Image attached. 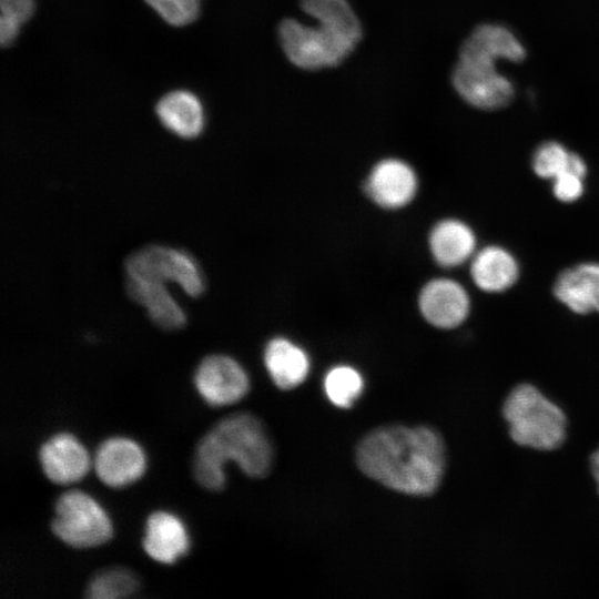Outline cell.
<instances>
[{"instance_id":"cell-3","label":"cell","mask_w":599,"mask_h":599,"mask_svg":"<svg viewBox=\"0 0 599 599\" xmlns=\"http://www.w3.org/2000/svg\"><path fill=\"white\" fill-rule=\"evenodd\" d=\"M306 26L285 19L278 26V40L290 61L298 68L317 70L341 63L362 38L361 23L314 19Z\"/></svg>"},{"instance_id":"cell-11","label":"cell","mask_w":599,"mask_h":599,"mask_svg":"<svg viewBox=\"0 0 599 599\" xmlns=\"http://www.w3.org/2000/svg\"><path fill=\"white\" fill-rule=\"evenodd\" d=\"M418 180L413 167L398 159L379 161L370 171L365 190L380 207L395 210L406 206L417 192Z\"/></svg>"},{"instance_id":"cell-7","label":"cell","mask_w":599,"mask_h":599,"mask_svg":"<svg viewBox=\"0 0 599 599\" xmlns=\"http://www.w3.org/2000/svg\"><path fill=\"white\" fill-rule=\"evenodd\" d=\"M453 84L466 102L479 109L505 106L514 97L512 83L498 72L493 61L459 58Z\"/></svg>"},{"instance_id":"cell-21","label":"cell","mask_w":599,"mask_h":599,"mask_svg":"<svg viewBox=\"0 0 599 599\" xmlns=\"http://www.w3.org/2000/svg\"><path fill=\"white\" fill-rule=\"evenodd\" d=\"M532 170L539 177L550 180L567 171L587 175L583 159L555 141L545 142L536 149L532 155Z\"/></svg>"},{"instance_id":"cell-13","label":"cell","mask_w":599,"mask_h":599,"mask_svg":"<svg viewBox=\"0 0 599 599\" xmlns=\"http://www.w3.org/2000/svg\"><path fill=\"white\" fill-rule=\"evenodd\" d=\"M142 546L153 560L171 565L187 552L190 540L186 528L177 516L158 510L145 521Z\"/></svg>"},{"instance_id":"cell-5","label":"cell","mask_w":599,"mask_h":599,"mask_svg":"<svg viewBox=\"0 0 599 599\" xmlns=\"http://www.w3.org/2000/svg\"><path fill=\"white\" fill-rule=\"evenodd\" d=\"M51 529L61 541L78 549L103 545L113 535L105 510L90 495L77 489L57 499Z\"/></svg>"},{"instance_id":"cell-24","label":"cell","mask_w":599,"mask_h":599,"mask_svg":"<svg viewBox=\"0 0 599 599\" xmlns=\"http://www.w3.org/2000/svg\"><path fill=\"white\" fill-rule=\"evenodd\" d=\"M167 23L176 27L194 21L201 0H145Z\"/></svg>"},{"instance_id":"cell-10","label":"cell","mask_w":599,"mask_h":599,"mask_svg":"<svg viewBox=\"0 0 599 599\" xmlns=\"http://www.w3.org/2000/svg\"><path fill=\"white\" fill-rule=\"evenodd\" d=\"M423 317L433 326L450 329L468 317L470 301L465 287L450 278H434L419 293Z\"/></svg>"},{"instance_id":"cell-27","label":"cell","mask_w":599,"mask_h":599,"mask_svg":"<svg viewBox=\"0 0 599 599\" xmlns=\"http://www.w3.org/2000/svg\"><path fill=\"white\" fill-rule=\"evenodd\" d=\"M591 469L593 477L597 480L599 491V449L591 456Z\"/></svg>"},{"instance_id":"cell-8","label":"cell","mask_w":599,"mask_h":599,"mask_svg":"<svg viewBox=\"0 0 599 599\" xmlns=\"http://www.w3.org/2000/svg\"><path fill=\"white\" fill-rule=\"evenodd\" d=\"M200 396L211 406H225L242 399L250 389L244 368L232 357L214 354L204 357L194 374Z\"/></svg>"},{"instance_id":"cell-18","label":"cell","mask_w":599,"mask_h":599,"mask_svg":"<svg viewBox=\"0 0 599 599\" xmlns=\"http://www.w3.org/2000/svg\"><path fill=\"white\" fill-rule=\"evenodd\" d=\"M476 236L471 227L457 219L438 222L429 234V248L435 261L454 267L474 256Z\"/></svg>"},{"instance_id":"cell-16","label":"cell","mask_w":599,"mask_h":599,"mask_svg":"<svg viewBox=\"0 0 599 599\" xmlns=\"http://www.w3.org/2000/svg\"><path fill=\"white\" fill-rule=\"evenodd\" d=\"M470 275L481 291L500 293L517 282L519 265L516 257L505 247L489 245L474 254Z\"/></svg>"},{"instance_id":"cell-19","label":"cell","mask_w":599,"mask_h":599,"mask_svg":"<svg viewBox=\"0 0 599 599\" xmlns=\"http://www.w3.org/2000/svg\"><path fill=\"white\" fill-rule=\"evenodd\" d=\"M264 363L274 384L284 390L300 386L309 373V358L305 351L284 337L268 342Z\"/></svg>"},{"instance_id":"cell-14","label":"cell","mask_w":599,"mask_h":599,"mask_svg":"<svg viewBox=\"0 0 599 599\" xmlns=\"http://www.w3.org/2000/svg\"><path fill=\"white\" fill-rule=\"evenodd\" d=\"M125 286L129 296L143 306L150 319L162 329L174 331L185 325V313L170 294L165 282L125 276Z\"/></svg>"},{"instance_id":"cell-1","label":"cell","mask_w":599,"mask_h":599,"mask_svg":"<svg viewBox=\"0 0 599 599\" xmlns=\"http://www.w3.org/2000/svg\"><path fill=\"white\" fill-rule=\"evenodd\" d=\"M355 458L361 471L370 479L413 496L434 494L446 465L444 441L427 426L377 427L357 444Z\"/></svg>"},{"instance_id":"cell-20","label":"cell","mask_w":599,"mask_h":599,"mask_svg":"<svg viewBox=\"0 0 599 599\" xmlns=\"http://www.w3.org/2000/svg\"><path fill=\"white\" fill-rule=\"evenodd\" d=\"M162 124L180 138L197 136L204 126V112L200 100L189 91H173L156 105Z\"/></svg>"},{"instance_id":"cell-2","label":"cell","mask_w":599,"mask_h":599,"mask_svg":"<svg viewBox=\"0 0 599 599\" xmlns=\"http://www.w3.org/2000/svg\"><path fill=\"white\" fill-rule=\"evenodd\" d=\"M273 446L262 422L252 414L230 415L199 441L193 463L196 481L209 490L225 485L224 466L233 460L250 477H265L273 464Z\"/></svg>"},{"instance_id":"cell-12","label":"cell","mask_w":599,"mask_h":599,"mask_svg":"<svg viewBox=\"0 0 599 599\" xmlns=\"http://www.w3.org/2000/svg\"><path fill=\"white\" fill-rule=\"evenodd\" d=\"M39 461L47 478L59 485L82 479L90 467L85 447L64 432L54 434L41 445Z\"/></svg>"},{"instance_id":"cell-22","label":"cell","mask_w":599,"mask_h":599,"mask_svg":"<svg viewBox=\"0 0 599 599\" xmlns=\"http://www.w3.org/2000/svg\"><path fill=\"white\" fill-rule=\"evenodd\" d=\"M139 579L129 569L111 567L98 571L89 581L85 596L93 599H115L133 595Z\"/></svg>"},{"instance_id":"cell-26","label":"cell","mask_w":599,"mask_h":599,"mask_svg":"<svg viewBox=\"0 0 599 599\" xmlns=\"http://www.w3.org/2000/svg\"><path fill=\"white\" fill-rule=\"evenodd\" d=\"M1 19L21 26L34 11V0H0Z\"/></svg>"},{"instance_id":"cell-17","label":"cell","mask_w":599,"mask_h":599,"mask_svg":"<svg viewBox=\"0 0 599 599\" xmlns=\"http://www.w3.org/2000/svg\"><path fill=\"white\" fill-rule=\"evenodd\" d=\"M525 54L524 45L510 30L497 24H484L464 42L459 58L518 62Z\"/></svg>"},{"instance_id":"cell-25","label":"cell","mask_w":599,"mask_h":599,"mask_svg":"<svg viewBox=\"0 0 599 599\" xmlns=\"http://www.w3.org/2000/svg\"><path fill=\"white\" fill-rule=\"evenodd\" d=\"M586 176L567 171L552 180V193L555 197L564 203H571L579 200L585 192Z\"/></svg>"},{"instance_id":"cell-9","label":"cell","mask_w":599,"mask_h":599,"mask_svg":"<svg viewBox=\"0 0 599 599\" xmlns=\"http://www.w3.org/2000/svg\"><path fill=\"white\" fill-rule=\"evenodd\" d=\"M93 466L99 479L112 488H121L138 480L144 473L146 459L134 440L115 436L98 447Z\"/></svg>"},{"instance_id":"cell-4","label":"cell","mask_w":599,"mask_h":599,"mask_svg":"<svg viewBox=\"0 0 599 599\" xmlns=\"http://www.w3.org/2000/svg\"><path fill=\"white\" fill-rule=\"evenodd\" d=\"M502 413L509 434L518 445L551 450L565 439L567 419L564 412L531 385L514 388Z\"/></svg>"},{"instance_id":"cell-6","label":"cell","mask_w":599,"mask_h":599,"mask_svg":"<svg viewBox=\"0 0 599 599\" xmlns=\"http://www.w3.org/2000/svg\"><path fill=\"white\" fill-rule=\"evenodd\" d=\"M125 275L148 276L172 282L191 297L204 292V275L185 251L164 245H148L132 253L124 263Z\"/></svg>"},{"instance_id":"cell-23","label":"cell","mask_w":599,"mask_h":599,"mask_svg":"<svg viewBox=\"0 0 599 599\" xmlns=\"http://www.w3.org/2000/svg\"><path fill=\"white\" fill-rule=\"evenodd\" d=\"M364 387L362 375L347 365L333 367L325 376L324 388L328 399L337 407L348 408L361 396Z\"/></svg>"},{"instance_id":"cell-15","label":"cell","mask_w":599,"mask_h":599,"mask_svg":"<svg viewBox=\"0 0 599 599\" xmlns=\"http://www.w3.org/2000/svg\"><path fill=\"white\" fill-rule=\"evenodd\" d=\"M552 291L555 297L576 314L599 313V263H580L564 270Z\"/></svg>"}]
</instances>
